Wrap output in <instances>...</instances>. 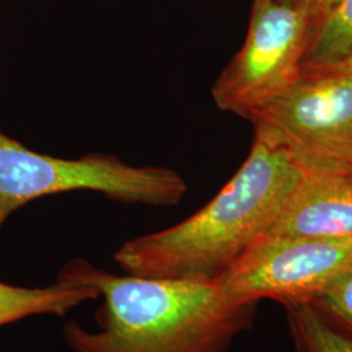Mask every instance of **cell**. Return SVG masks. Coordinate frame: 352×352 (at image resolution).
Returning <instances> with one entry per match:
<instances>
[{
	"instance_id": "5bb4252c",
	"label": "cell",
	"mask_w": 352,
	"mask_h": 352,
	"mask_svg": "<svg viewBox=\"0 0 352 352\" xmlns=\"http://www.w3.org/2000/svg\"><path fill=\"white\" fill-rule=\"evenodd\" d=\"M285 1H296V0H285Z\"/></svg>"
},
{
	"instance_id": "6da1fadb",
	"label": "cell",
	"mask_w": 352,
	"mask_h": 352,
	"mask_svg": "<svg viewBox=\"0 0 352 352\" xmlns=\"http://www.w3.org/2000/svg\"><path fill=\"white\" fill-rule=\"evenodd\" d=\"M58 277L91 285L102 299L98 329L64 324L72 352H228L256 316L257 304L234 302L209 282L118 276L82 258Z\"/></svg>"
},
{
	"instance_id": "30bf717a",
	"label": "cell",
	"mask_w": 352,
	"mask_h": 352,
	"mask_svg": "<svg viewBox=\"0 0 352 352\" xmlns=\"http://www.w3.org/2000/svg\"><path fill=\"white\" fill-rule=\"evenodd\" d=\"M351 51L352 0H343L317 29L302 68L338 62Z\"/></svg>"
},
{
	"instance_id": "7c38bea8",
	"label": "cell",
	"mask_w": 352,
	"mask_h": 352,
	"mask_svg": "<svg viewBox=\"0 0 352 352\" xmlns=\"http://www.w3.org/2000/svg\"><path fill=\"white\" fill-rule=\"evenodd\" d=\"M308 13L311 21V39L317 29L324 23L330 12H333L343 0H298Z\"/></svg>"
},
{
	"instance_id": "9a60e30c",
	"label": "cell",
	"mask_w": 352,
	"mask_h": 352,
	"mask_svg": "<svg viewBox=\"0 0 352 352\" xmlns=\"http://www.w3.org/2000/svg\"><path fill=\"white\" fill-rule=\"evenodd\" d=\"M349 176H350V177H351V179H352V174H351V175H349Z\"/></svg>"
},
{
	"instance_id": "9c48e42d",
	"label": "cell",
	"mask_w": 352,
	"mask_h": 352,
	"mask_svg": "<svg viewBox=\"0 0 352 352\" xmlns=\"http://www.w3.org/2000/svg\"><path fill=\"white\" fill-rule=\"evenodd\" d=\"M289 336L296 352H352V336L312 304H286Z\"/></svg>"
},
{
	"instance_id": "4fadbf2b",
	"label": "cell",
	"mask_w": 352,
	"mask_h": 352,
	"mask_svg": "<svg viewBox=\"0 0 352 352\" xmlns=\"http://www.w3.org/2000/svg\"><path fill=\"white\" fill-rule=\"evenodd\" d=\"M302 75H340L352 77V51L334 63L317 65V67H302Z\"/></svg>"
},
{
	"instance_id": "5b68a950",
	"label": "cell",
	"mask_w": 352,
	"mask_h": 352,
	"mask_svg": "<svg viewBox=\"0 0 352 352\" xmlns=\"http://www.w3.org/2000/svg\"><path fill=\"white\" fill-rule=\"evenodd\" d=\"M309 42L311 21L298 0H254L245 41L212 89L218 109L250 120L300 78Z\"/></svg>"
},
{
	"instance_id": "52a82bcc",
	"label": "cell",
	"mask_w": 352,
	"mask_h": 352,
	"mask_svg": "<svg viewBox=\"0 0 352 352\" xmlns=\"http://www.w3.org/2000/svg\"><path fill=\"white\" fill-rule=\"evenodd\" d=\"M265 236L352 239V179L305 175Z\"/></svg>"
},
{
	"instance_id": "ba28073f",
	"label": "cell",
	"mask_w": 352,
	"mask_h": 352,
	"mask_svg": "<svg viewBox=\"0 0 352 352\" xmlns=\"http://www.w3.org/2000/svg\"><path fill=\"white\" fill-rule=\"evenodd\" d=\"M100 299L94 286L58 277L47 287H17L0 282V327L26 317L52 315L63 317L74 308Z\"/></svg>"
},
{
	"instance_id": "8fae6325",
	"label": "cell",
	"mask_w": 352,
	"mask_h": 352,
	"mask_svg": "<svg viewBox=\"0 0 352 352\" xmlns=\"http://www.w3.org/2000/svg\"><path fill=\"white\" fill-rule=\"evenodd\" d=\"M334 325L352 336V270L312 302Z\"/></svg>"
},
{
	"instance_id": "8992f818",
	"label": "cell",
	"mask_w": 352,
	"mask_h": 352,
	"mask_svg": "<svg viewBox=\"0 0 352 352\" xmlns=\"http://www.w3.org/2000/svg\"><path fill=\"white\" fill-rule=\"evenodd\" d=\"M352 270V239L264 236L215 280L227 298L312 304Z\"/></svg>"
},
{
	"instance_id": "7a4b0ae2",
	"label": "cell",
	"mask_w": 352,
	"mask_h": 352,
	"mask_svg": "<svg viewBox=\"0 0 352 352\" xmlns=\"http://www.w3.org/2000/svg\"><path fill=\"white\" fill-rule=\"evenodd\" d=\"M304 176L254 135L250 155L210 201L177 225L128 240L113 260L131 276L214 283L264 238Z\"/></svg>"
},
{
	"instance_id": "277c9868",
	"label": "cell",
	"mask_w": 352,
	"mask_h": 352,
	"mask_svg": "<svg viewBox=\"0 0 352 352\" xmlns=\"http://www.w3.org/2000/svg\"><path fill=\"white\" fill-rule=\"evenodd\" d=\"M250 122L305 175H351L352 77L302 75Z\"/></svg>"
},
{
	"instance_id": "3957f363",
	"label": "cell",
	"mask_w": 352,
	"mask_h": 352,
	"mask_svg": "<svg viewBox=\"0 0 352 352\" xmlns=\"http://www.w3.org/2000/svg\"><path fill=\"white\" fill-rule=\"evenodd\" d=\"M187 189L186 180L171 168L131 166L98 153L78 160L56 158L0 131V228L26 204L65 192L93 190L122 204L174 206Z\"/></svg>"
}]
</instances>
